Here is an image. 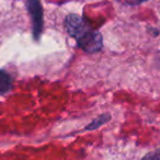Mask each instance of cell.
<instances>
[{
  "instance_id": "obj_1",
  "label": "cell",
  "mask_w": 160,
  "mask_h": 160,
  "mask_svg": "<svg viewBox=\"0 0 160 160\" xmlns=\"http://www.w3.org/2000/svg\"><path fill=\"white\" fill-rule=\"evenodd\" d=\"M65 28L71 38L78 43V46L87 53H97L103 46L102 35L89 23L77 14H69L65 19Z\"/></svg>"
},
{
  "instance_id": "obj_4",
  "label": "cell",
  "mask_w": 160,
  "mask_h": 160,
  "mask_svg": "<svg viewBox=\"0 0 160 160\" xmlns=\"http://www.w3.org/2000/svg\"><path fill=\"white\" fill-rule=\"evenodd\" d=\"M111 120V115L109 113H104V114H101L100 116H98L97 118H94L89 125H87L85 128V131H93V129L99 128L100 126H102L103 124L108 123L109 121Z\"/></svg>"
},
{
  "instance_id": "obj_5",
  "label": "cell",
  "mask_w": 160,
  "mask_h": 160,
  "mask_svg": "<svg viewBox=\"0 0 160 160\" xmlns=\"http://www.w3.org/2000/svg\"><path fill=\"white\" fill-rule=\"evenodd\" d=\"M142 160H160V151H155V152L147 153Z\"/></svg>"
},
{
  "instance_id": "obj_6",
  "label": "cell",
  "mask_w": 160,
  "mask_h": 160,
  "mask_svg": "<svg viewBox=\"0 0 160 160\" xmlns=\"http://www.w3.org/2000/svg\"><path fill=\"white\" fill-rule=\"evenodd\" d=\"M134 3H139V2H144V1H148V0H129Z\"/></svg>"
},
{
  "instance_id": "obj_2",
  "label": "cell",
  "mask_w": 160,
  "mask_h": 160,
  "mask_svg": "<svg viewBox=\"0 0 160 160\" xmlns=\"http://www.w3.org/2000/svg\"><path fill=\"white\" fill-rule=\"evenodd\" d=\"M28 11L31 16L32 25H33V35L35 41H38L43 33L44 19H43V8L40 0H28Z\"/></svg>"
},
{
  "instance_id": "obj_3",
  "label": "cell",
  "mask_w": 160,
  "mask_h": 160,
  "mask_svg": "<svg viewBox=\"0 0 160 160\" xmlns=\"http://www.w3.org/2000/svg\"><path fill=\"white\" fill-rule=\"evenodd\" d=\"M11 77L5 70L0 69V96L6 94L11 89Z\"/></svg>"
}]
</instances>
